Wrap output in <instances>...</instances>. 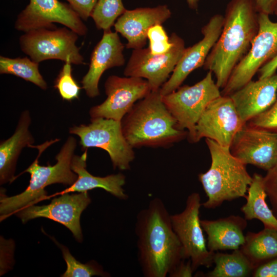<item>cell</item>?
Segmentation results:
<instances>
[{"mask_svg": "<svg viewBox=\"0 0 277 277\" xmlns=\"http://www.w3.org/2000/svg\"><path fill=\"white\" fill-rule=\"evenodd\" d=\"M138 261L145 277L170 276L185 258L169 214L161 199L151 200L136 215Z\"/></svg>", "mask_w": 277, "mask_h": 277, "instance_id": "obj_1", "label": "cell"}, {"mask_svg": "<svg viewBox=\"0 0 277 277\" xmlns=\"http://www.w3.org/2000/svg\"><path fill=\"white\" fill-rule=\"evenodd\" d=\"M259 29L255 0H230L221 35L203 65L223 88L234 68L250 50Z\"/></svg>", "mask_w": 277, "mask_h": 277, "instance_id": "obj_2", "label": "cell"}, {"mask_svg": "<svg viewBox=\"0 0 277 277\" xmlns=\"http://www.w3.org/2000/svg\"><path fill=\"white\" fill-rule=\"evenodd\" d=\"M121 125L126 139L133 148L166 147L188 135L187 131L179 128L163 102L160 90L151 91L137 101Z\"/></svg>", "mask_w": 277, "mask_h": 277, "instance_id": "obj_3", "label": "cell"}, {"mask_svg": "<svg viewBox=\"0 0 277 277\" xmlns=\"http://www.w3.org/2000/svg\"><path fill=\"white\" fill-rule=\"evenodd\" d=\"M60 141L59 138H55L39 145L30 146L29 147L36 148L38 154L34 161L21 173L30 174L29 184L23 192L14 196H7L3 190L1 191V220L22 208L46 200L48 195L45 189L47 186L56 183L70 186L76 181L77 175L72 170L71 164L77 143L72 136L68 137L56 155L57 162L55 165L44 166L38 163V159L42 153L50 146Z\"/></svg>", "mask_w": 277, "mask_h": 277, "instance_id": "obj_4", "label": "cell"}, {"mask_svg": "<svg viewBox=\"0 0 277 277\" xmlns=\"http://www.w3.org/2000/svg\"><path fill=\"white\" fill-rule=\"evenodd\" d=\"M205 140L211 164L208 171L199 175L208 197L202 205L207 209H214L224 201L245 197L252 181L246 165L231 153L229 148L224 147L209 138Z\"/></svg>", "mask_w": 277, "mask_h": 277, "instance_id": "obj_5", "label": "cell"}, {"mask_svg": "<svg viewBox=\"0 0 277 277\" xmlns=\"http://www.w3.org/2000/svg\"><path fill=\"white\" fill-rule=\"evenodd\" d=\"M221 95L220 88L209 71L205 77L192 86L184 85L162 96L166 107L175 119L179 129L188 131L193 143L196 125L208 105Z\"/></svg>", "mask_w": 277, "mask_h": 277, "instance_id": "obj_6", "label": "cell"}, {"mask_svg": "<svg viewBox=\"0 0 277 277\" xmlns=\"http://www.w3.org/2000/svg\"><path fill=\"white\" fill-rule=\"evenodd\" d=\"M69 132L80 137L83 149L96 147L106 151L114 169L130 168L135 153L124 135L121 122L101 117L93 118L88 125L70 127Z\"/></svg>", "mask_w": 277, "mask_h": 277, "instance_id": "obj_7", "label": "cell"}, {"mask_svg": "<svg viewBox=\"0 0 277 277\" xmlns=\"http://www.w3.org/2000/svg\"><path fill=\"white\" fill-rule=\"evenodd\" d=\"M78 36L66 27L39 28L25 32L19 42L22 51L36 63L55 59L83 65L84 58L76 45Z\"/></svg>", "mask_w": 277, "mask_h": 277, "instance_id": "obj_8", "label": "cell"}, {"mask_svg": "<svg viewBox=\"0 0 277 277\" xmlns=\"http://www.w3.org/2000/svg\"><path fill=\"white\" fill-rule=\"evenodd\" d=\"M259 31L250 50L233 69L221 95H230L243 87L277 55V22L272 21L268 14L259 13Z\"/></svg>", "mask_w": 277, "mask_h": 277, "instance_id": "obj_9", "label": "cell"}, {"mask_svg": "<svg viewBox=\"0 0 277 277\" xmlns=\"http://www.w3.org/2000/svg\"><path fill=\"white\" fill-rule=\"evenodd\" d=\"M202 205L200 194L193 192L187 197L184 210L171 215L173 229L182 244L185 259L191 261L193 271L200 266L211 267L215 252L207 246L199 217Z\"/></svg>", "mask_w": 277, "mask_h": 277, "instance_id": "obj_10", "label": "cell"}, {"mask_svg": "<svg viewBox=\"0 0 277 277\" xmlns=\"http://www.w3.org/2000/svg\"><path fill=\"white\" fill-rule=\"evenodd\" d=\"M170 38L173 46L163 54L153 55L148 48L134 49L124 69L125 76L146 79L151 91L159 90L170 77L186 48L184 40L175 33Z\"/></svg>", "mask_w": 277, "mask_h": 277, "instance_id": "obj_11", "label": "cell"}, {"mask_svg": "<svg viewBox=\"0 0 277 277\" xmlns=\"http://www.w3.org/2000/svg\"><path fill=\"white\" fill-rule=\"evenodd\" d=\"M106 99L89 110L91 119L105 118L121 122L134 105L151 91L148 82L141 77L110 75L104 84Z\"/></svg>", "mask_w": 277, "mask_h": 277, "instance_id": "obj_12", "label": "cell"}, {"mask_svg": "<svg viewBox=\"0 0 277 277\" xmlns=\"http://www.w3.org/2000/svg\"><path fill=\"white\" fill-rule=\"evenodd\" d=\"M60 23L78 35L88 31L78 14L66 3L58 0H30L29 4L18 15L15 28L24 32L39 28H54Z\"/></svg>", "mask_w": 277, "mask_h": 277, "instance_id": "obj_13", "label": "cell"}, {"mask_svg": "<svg viewBox=\"0 0 277 277\" xmlns=\"http://www.w3.org/2000/svg\"><path fill=\"white\" fill-rule=\"evenodd\" d=\"M245 124L230 96L221 95L208 105L201 116L193 143L205 137L230 148L235 135Z\"/></svg>", "mask_w": 277, "mask_h": 277, "instance_id": "obj_14", "label": "cell"}, {"mask_svg": "<svg viewBox=\"0 0 277 277\" xmlns=\"http://www.w3.org/2000/svg\"><path fill=\"white\" fill-rule=\"evenodd\" d=\"M230 150L245 165L267 171L277 163V132L245 123L235 135Z\"/></svg>", "mask_w": 277, "mask_h": 277, "instance_id": "obj_15", "label": "cell"}, {"mask_svg": "<svg viewBox=\"0 0 277 277\" xmlns=\"http://www.w3.org/2000/svg\"><path fill=\"white\" fill-rule=\"evenodd\" d=\"M60 195L54 198L48 205H30L21 209L15 214L23 223L38 217L58 222L70 230L75 239L81 242L83 235L80 217L82 212L91 203L88 191Z\"/></svg>", "mask_w": 277, "mask_h": 277, "instance_id": "obj_16", "label": "cell"}, {"mask_svg": "<svg viewBox=\"0 0 277 277\" xmlns=\"http://www.w3.org/2000/svg\"><path fill=\"white\" fill-rule=\"evenodd\" d=\"M223 24L224 16L216 14L202 27L203 38L193 46L185 48L172 74L160 89L162 96L176 90L190 73L203 66L221 35Z\"/></svg>", "mask_w": 277, "mask_h": 277, "instance_id": "obj_17", "label": "cell"}, {"mask_svg": "<svg viewBox=\"0 0 277 277\" xmlns=\"http://www.w3.org/2000/svg\"><path fill=\"white\" fill-rule=\"evenodd\" d=\"M124 49L117 32L111 29L104 31L101 39L91 53L88 72L81 81L82 88L88 97L94 98L100 95L98 83L106 70L124 65Z\"/></svg>", "mask_w": 277, "mask_h": 277, "instance_id": "obj_18", "label": "cell"}, {"mask_svg": "<svg viewBox=\"0 0 277 277\" xmlns=\"http://www.w3.org/2000/svg\"><path fill=\"white\" fill-rule=\"evenodd\" d=\"M171 15L167 5L126 10L114 23V29L127 39V48L141 49L146 45L148 30L155 25H162Z\"/></svg>", "mask_w": 277, "mask_h": 277, "instance_id": "obj_19", "label": "cell"}, {"mask_svg": "<svg viewBox=\"0 0 277 277\" xmlns=\"http://www.w3.org/2000/svg\"><path fill=\"white\" fill-rule=\"evenodd\" d=\"M244 123L268 109L277 97V74L249 81L230 95Z\"/></svg>", "mask_w": 277, "mask_h": 277, "instance_id": "obj_20", "label": "cell"}, {"mask_svg": "<svg viewBox=\"0 0 277 277\" xmlns=\"http://www.w3.org/2000/svg\"><path fill=\"white\" fill-rule=\"evenodd\" d=\"M87 157V149L81 156L74 155L71 167L72 170L77 174V180L65 190L47 196L46 199L57 195L75 192H83L96 188L103 189L120 200H126L128 198L123 188L126 183L124 174L118 173L104 177L92 175L86 170Z\"/></svg>", "mask_w": 277, "mask_h": 277, "instance_id": "obj_21", "label": "cell"}, {"mask_svg": "<svg viewBox=\"0 0 277 277\" xmlns=\"http://www.w3.org/2000/svg\"><path fill=\"white\" fill-rule=\"evenodd\" d=\"M201 226L207 235V246L211 252L240 249L244 244L247 220L231 215L216 220H201Z\"/></svg>", "mask_w": 277, "mask_h": 277, "instance_id": "obj_22", "label": "cell"}, {"mask_svg": "<svg viewBox=\"0 0 277 277\" xmlns=\"http://www.w3.org/2000/svg\"><path fill=\"white\" fill-rule=\"evenodd\" d=\"M31 118L28 110L24 111L13 135L0 143V183H11L15 179L17 160L22 149L30 147L34 139L29 128Z\"/></svg>", "mask_w": 277, "mask_h": 277, "instance_id": "obj_23", "label": "cell"}, {"mask_svg": "<svg viewBox=\"0 0 277 277\" xmlns=\"http://www.w3.org/2000/svg\"><path fill=\"white\" fill-rule=\"evenodd\" d=\"M246 195V203L241 210L247 220L258 219L264 228L277 230V219L266 201L267 196L263 182V176L254 173Z\"/></svg>", "mask_w": 277, "mask_h": 277, "instance_id": "obj_24", "label": "cell"}, {"mask_svg": "<svg viewBox=\"0 0 277 277\" xmlns=\"http://www.w3.org/2000/svg\"><path fill=\"white\" fill-rule=\"evenodd\" d=\"M240 249L254 267L277 257V230L264 228L258 233L248 232Z\"/></svg>", "mask_w": 277, "mask_h": 277, "instance_id": "obj_25", "label": "cell"}, {"mask_svg": "<svg viewBox=\"0 0 277 277\" xmlns=\"http://www.w3.org/2000/svg\"><path fill=\"white\" fill-rule=\"evenodd\" d=\"M214 269L207 273L209 277H247L252 276L254 267L240 249L231 253L214 252Z\"/></svg>", "mask_w": 277, "mask_h": 277, "instance_id": "obj_26", "label": "cell"}, {"mask_svg": "<svg viewBox=\"0 0 277 277\" xmlns=\"http://www.w3.org/2000/svg\"><path fill=\"white\" fill-rule=\"evenodd\" d=\"M38 64L27 57L12 58L1 55L0 73L14 75L46 90L47 84L39 71Z\"/></svg>", "mask_w": 277, "mask_h": 277, "instance_id": "obj_27", "label": "cell"}, {"mask_svg": "<svg viewBox=\"0 0 277 277\" xmlns=\"http://www.w3.org/2000/svg\"><path fill=\"white\" fill-rule=\"evenodd\" d=\"M126 10L122 0H97L90 17L96 27L104 31L111 29Z\"/></svg>", "mask_w": 277, "mask_h": 277, "instance_id": "obj_28", "label": "cell"}, {"mask_svg": "<svg viewBox=\"0 0 277 277\" xmlns=\"http://www.w3.org/2000/svg\"><path fill=\"white\" fill-rule=\"evenodd\" d=\"M67 264V269L61 275L63 277H90L92 276H108L98 263L94 261L83 264L77 261L65 246L58 244Z\"/></svg>", "mask_w": 277, "mask_h": 277, "instance_id": "obj_29", "label": "cell"}, {"mask_svg": "<svg viewBox=\"0 0 277 277\" xmlns=\"http://www.w3.org/2000/svg\"><path fill=\"white\" fill-rule=\"evenodd\" d=\"M70 62H65L55 81L54 87L64 100L71 101L78 98L81 87L73 77Z\"/></svg>", "mask_w": 277, "mask_h": 277, "instance_id": "obj_30", "label": "cell"}, {"mask_svg": "<svg viewBox=\"0 0 277 277\" xmlns=\"http://www.w3.org/2000/svg\"><path fill=\"white\" fill-rule=\"evenodd\" d=\"M149 49L153 55L163 54L168 52L173 46V43L162 24L152 26L148 31Z\"/></svg>", "mask_w": 277, "mask_h": 277, "instance_id": "obj_31", "label": "cell"}, {"mask_svg": "<svg viewBox=\"0 0 277 277\" xmlns=\"http://www.w3.org/2000/svg\"><path fill=\"white\" fill-rule=\"evenodd\" d=\"M249 122L252 126L277 132V97L268 109Z\"/></svg>", "mask_w": 277, "mask_h": 277, "instance_id": "obj_32", "label": "cell"}, {"mask_svg": "<svg viewBox=\"0 0 277 277\" xmlns=\"http://www.w3.org/2000/svg\"><path fill=\"white\" fill-rule=\"evenodd\" d=\"M263 182L267 196L272 206V211L277 219V163L263 176Z\"/></svg>", "mask_w": 277, "mask_h": 277, "instance_id": "obj_33", "label": "cell"}, {"mask_svg": "<svg viewBox=\"0 0 277 277\" xmlns=\"http://www.w3.org/2000/svg\"><path fill=\"white\" fill-rule=\"evenodd\" d=\"M72 9L84 21L91 16L97 0H66Z\"/></svg>", "mask_w": 277, "mask_h": 277, "instance_id": "obj_34", "label": "cell"}, {"mask_svg": "<svg viewBox=\"0 0 277 277\" xmlns=\"http://www.w3.org/2000/svg\"><path fill=\"white\" fill-rule=\"evenodd\" d=\"M254 277H277V257L256 267L253 270Z\"/></svg>", "mask_w": 277, "mask_h": 277, "instance_id": "obj_35", "label": "cell"}, {"mask_svg": "<svg viewBox=\"0 0 277 277\" xmlns=\"http://www.w3.org/2000/svg\"><path fill=\"white\" fill-rule=\"evenodd\" d=\"M255 4L259 13L269 15L274 14L277 9V0H255Z\"/></svg>", "mask_w": 277, "mask_h": 277, "instance_id": "obj_36", "label": "cell"}, {"mask_svg": "<svg viewBox=\"0 0 277 277\" xmlns=\"http://www.w3.org/2000/svg\"><path fill=\"white\" fill-rule=\"evenodd\" d=\"M277 70V55L263 65L258 71L259 79L269 77L276 73Z\"/></svg>", "mask_w": 277, "mask_h": 277, "instance_id": "obj_37", "label": "cell"}, {"mask_svg": "<svg viewBox=\"0 0 277 277\" xmlns=\"http://www.w3.org/2000/svg\"><path fill=\"white\" fill-rule=\"evenodd\" d=\"M183 261L169 276L171 277L192 276L194 272L192 267L191 261L188 260L187 263Z\"/></svg>", "mask_w": 277, "mask_h": 277, "instance_id": "obj_38", "label": "cell"}, {"mask_svg": "<svg viewBox=\"0 0 277 277\" xmlns=\"http://www.w3.org/2000/svg\"><path fill=\"white\" fill-rule=\"evenodd\" d=\"M200 0H187L189 7L193 9H196Z\"/></svg>", "mask_w": 277, "mask_h": 277, "instance_id": "obj_39", "label": "cell"}, {"mask_svg": "<svg viewBox=\"0 0 277 277\" xmlns=\"http://www.w3.org/2000/svg\"><path fill=\"white\" fill-rule=\"evenodd\" d=\"M274 14L276 16H277V9L275 11L274 13Z\"/></svg>", "mask_w": 277, "mask_h": 277, "instance_id": "obj_40", "label": "cell"}]
</instances>
